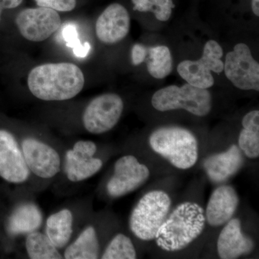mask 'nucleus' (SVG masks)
<instances>
[{
  "label": "nucleus",
  "instance_id": "obj_19",
  "mask_svg": "<svg viewBox=\"0 0 259 259\" xmlns=\"http://www.w3.org/2000/svg\"><path fill=\"white\" fill-rule=\"evenodd\" d=\"M66 259H96L100 256V243L93 226H88L71 244L63 255Z\"/></svg>",
  "mask_w": 259,
  "mask_h": 259
},
{
  "label": "nucleus",
  "instance_id": "obj_26",
  "mask_svg": "<svg viewBox=\"0 0 259 259\" xmlns=\"http://www.w3.org/2000/svg\"><path fill=\"white\" fill-rule=\"evenodd\" d=\"M223 51L215 40H210L204 45L203 54L199 60L207 66L209 71L221 74L224 70V63L221 60Z\"/></svg>",
  "mask_w": 259,
  "mask_h": 259
},
{
  "label": "nucleus",
  "instance_id": "obj_16",
  "mask_svg": "<svg viewBox=\"0 0 259 259\" xmlns=\"http://www.w3.org/2000/svg\"><path fill=\"white\" fill-rule=\"evenodd\" d=\"M244 163L243 153L236 145H232L224 152L209 156L204 163V168L209 180L222 183L241 169Z\"/></svg>",
  "mask_w": 259,
  "mask_h": 259
},
{
  "label": "nucleus",
  "instance_id": "obj_11",
  "mask_svg": "<svg viewBox=\"0 0 259 259\" xmlns=\"http://www.w3.org/2000/svg\"><path fill=\"white\" fill-rule=\"evenodd\" d=\"M97 146L91 141H79L66 153L64 171L68 180L72 182H82L101 170V159L94 157Z\"/></svg>",
  "mask_w": 259,
  "mask_h": 259
},
{
  "label": "nucleus",
  "instance_id": "obj_21",
  "mask_svg": "<svg viewBox=\"0 0 259 259\" xmlns=\"http://www.w3.org/2000/svg\"><path fill=\"white\" fill-rule=\"evenodd\" d=\"M177 71L182 79L192 86L201 89L212 88L214 83L211 71L200 60H185L179 64Z\"/></svg>",
  "mask_w": 259,
  "mask_h": 259
},
{
  "label": "nucleus",
  "instance_id": "obj_23",
  "mask_svg": "<svg viewBox=\"0 0 259 259\" xmlns=\"http://www.w3.org/2000/svg\"><path fill=\"white\" fill-rule=\"evenodd\" d=\"M145 61L147 64L148 72L156 79H164L171 72L173 61L171 51L164 46L148 49Z\"/></svg>",
  "mask_w": 259,
  "mask_h": 259
},
{
  "label": "nucleus",
  "instance_id": "obj_9",
  "mask_svg": "<svg viewBox=\"0 0 259 259\" xmlns=\"http://www.w3.org/2000/svg\"><path fill=\"white\" fill-rule=\"evenodd\" d=\"M17 26L25 39L32 42L47 40L60 28V15L49 8H29L20 12L16 18Z\"/></svg>",
  "mask_w": 259,
  "mask_h": 259
},
{
  "label": "nucleus",
  "instance_id": "obj_24",
  "mask_svg": "<svg viewBox=\"0 0 259 259\" xmlns=\"http://www.w3.org/2000/svg\"><path fill=\"white\" fill-rule=\"evenodd\" d=\"M137 258L136 248L131 238L119 233L108 243L102 253V259H135Z\"/></svg>",
  "mask_w": 259,
  "mask_h": 259
},
{
  "label": "nucleus",
  "instance_id": "obj_5",
  "mask_svg": "<svg viewBox=\"0 0 259 259\" xmlns=\"http://www.w3.org/2000/svg\"><path fill=\"white\" fill-rule=\"evenodd\" d=\"M151 104L160 112L183 109L192 115L204 117L212 110V96L207 89L185 83L166 87L153 94Z\"/></svg>",
  "mask_w": 259,
  "mask_h": 259
},
{
  "label": "nucleus",
  "instance_id": "obj_2",
  "mask_svg": "<svg viewBox=\"0 0 259 259\" xmlns=\"http://www.w3.org/2000/svg\"><path fill=\"white\" fill-rule=\"evenodd\" d=\"M205 223L202 206L196 202H182L168 213L162 223L155 238L156 244L165 251L185 249L200 236Z\"/></svg>",
  "mask_w": 259,
  "mask_h": 259
},
{
  "label": "nucleus",
  "instance_id": "obj_15",
  "mask_svg": "<svg viewBox=\"0 0 259 259\" xmlns=\"http://www.w3.org/2000/svg\"><path fill=\"white\" fill-rule=\"evenodd\" d=\"M239 204L236 191L229 185L220 186L209 197L205 210L206 221L209 226L219 227L233 218Z\"/></svg>",
  "mask_w": 259,
  "mask_h": 259
},
{
  "label": "nucleus",
  "instance_id": "obj_4",
  "mask_svg": "<svg viewBox=\"0 0 259 259\" xmlns=\"http://www.w3.org/2000/svg\"><path fill=\"white\" fill-rule=\"evenodd\" d=\"M171 204L169 195L163 191L153 190L143 196L130 216V229L134 236L141 241L155 240Z\"/></svg>",
  "mask_w": 259,
  "mask_h": 259
},
{
  "label": "nucleus",
  "instance_id": "obj_6",
  "mask_svg": "<svg viewBox=\"0 0 259 259\" xmlns=\"http://www.w3.org/2000/svg\"><path fill=\"white\" fill-rule=\"evenodd\" d=\"M123 109V101L116 94H103L95 97L83 112V127L92 134L108 132L120 120Z\"/></svg>",
  "mask_w": 259,
  "mask_h": 259
},
{
  "label": "nucleus",
  "instance_id": "obj_12",
  "mask_svg": "<svg viewBox=\"0 0 259 259\" xmlns=\"http://www.w3.org/2000/svg\"><path fill=\"white\" fill-rule=\"evenodd\" d=\"M30 172L15 136L9 131L0 130V177L20 185L28 180Z\"/></svg>",
  "mask_w": 259,
  "mask_h": 259
},
{
  "label": "nucleus",
  "instance_id": "obj_22",
  "mask_svg": "<svg viewBox=\"0 0 259 259\" xmlns=\"http://www.w3.org/2000/svg\"><path fill=\"white\" fill-rule=\"evenodd\" d=\"M25 248L30 258H64L59 249L53 244L47 235L37 231L27 235Z\"/></svg>",
  "mask_w": 259,
  "mask_h": 259
},
{
  "label": "nucleus",
  "instance_id": "obj_3",
  "mask_svg": "<svg viewBox=\"0 0 259 259\" xmlns=\"http://www.w3.org/2000/svg\"><path fill=\"white\" fill-rule=\"evenodd\" d=\"M155 153L179 169L192 168L198 159V142L189 130L179 126H165L155 130L149 137Z\"/></svg>",
  "mask_w": 259,
  "mask_h": 259
},
{
  "label": "nucleus",
  "instance_id": "obj_30",
  "mask_svg": "<svg viewBox=\"0 0 259 259\" xmlns=\"http://www.w3.org/2000/svg\"><path fill=\"white\" fill-rule=\"evenodd\" d=\"M23 0H0V20L2 13L6 9H13L21 4Z\"/></svg>",
  "mask_w": 259,
  "mask_h": 259
},
{
  "label": "nucleus",
  "instance_id": "obj_7",
  "mask_svg": "<svg viewBox=\"0 0 259 259\" xmlns=\"http://www.w3.org/2000/svg\"><path fill=\"white\" fill-rule=\"evenodd\" d=\"M225 74L236 88L259 91V64L246 44H238L228 53L224 64Z\"/></svg>",
  "mask_w": 259,
  "mask_h": 259
},
{
  "label": "nucleus",
  "instance_id": "obj_10",
  "mask_svg": "<svg viewBox=\"0 0 259 259\" xmlns=\"http://www.w3.org/2000/svg\"><path fill=\"white\" fill-rule=\"evenodd\" d=\"M21 148L29 170L35 176L50 180L60 172V156L49 145L33 138H27L22 142Z\"/></svg>",
  "mask_w": 259,
  "mask_h": 259
},
{
  "label": "nucleus",
  "instance_id": "obj_25",
  "mask_svg": "<svg viewBox=\"0 0 259 259\" xmlns=\"http://www.w3.org/2000/svg\"><path fill=\"white\" fill-rule=\"evenodd\" d=\"M135 11L151 12L159 21L166 22L175 8L173 0H132Z\"/></svg>",
  "mask_w": 259,
  "mask_h": 259
},
{
  "label": "nucleus",
  "instance_id": "obj_14",
  "mask_svg": "<svg viewBox=\"0 0 259 259\" xmlns=\"http://www.w3.org/2000/svg\"><path fill=\"white\" fill-rule=\"evenodd\" d=\"M255 248L251 238L243 234L241 221L232 218L223 228L217 243L218 255L222 259H235L250 254Z\"/></svg>",
  "mask_w": 259,
  "mask_h": 259
},
{
  "label": "nucleus",
  "instance_id": "obj_29",
  "mask_svg": "<svg viewBox=\"0 0 259 259\" xmlns=\"http://www.w3.org/2000/svg\"><path fill=\"white\" fill-rule=\"evenodd\" d=\"M148 49L142 44H136L132 49L133 64L138 66L146 61Z\"/></svg>",
  "mask_w": 259,
  "mask_h": 259
},
{
  "label": "nucleus",
  "instance_id": "obj_27",
  "mask_svg": "<svg viewBox=\"0 0 259 259\" xmlns=\"http://www.w3.org/2000/svg\"><path fill=\"white\" fill-rule=\"evenodd\" d=\"M63 36L66 41V46L73 49L75 55L79 58H84L88 56L91 49L90 44L86 42L82 45L80 42L76 25L73 24H67L63 30Z\"/></svg>",
  "mask_w": 259,
  "mask_h": 259
},
{
  "label": "nucleus",
  "instance_id": "obj_18",
  "mask_svg": "<svg viewBox=\"0 0 259 259\" xmlns=\"http://www.w3.org/2000/svg\"><path fill=\"white\" fill-rule=\"evenodd\" d=\"M73 214L63 209L51 214L46 224V235L58 249L67 245L73 233Z\"/></svg>",
  "mask_w": 259,
  "mask_h": 259
},
{
  "label": "nucleus",
  "instance_id": "obj_28",
  "mask_svg": "<svg viewBox=\"0 0 259 259\" xmlns=\"http://www.w3.org/2000/svg\"><path fill=\"white\" fill-rule=\"evenodd\" d=\"M41 8L59 12H69L76 8V0H35Z\"/></svg>",
  "mask_w": 259,
  "mask_h": 259
},
{
  "label": "nucleus",
  "instance_id": "obj_1",
  "mask_svg": "<svg viewBox=\"0 0 259 259\" xmlns=\"http://www.w3.org/2000/svg\"><path fill=\"white\" fill-rule=\"evenodd\" d=\"M30 93L44 101H64L74 98L82 90L84 76L76 65L55 63L37 66L30 71Z\"/></svg>",
  "mask_w": 259,
  "mask_h": 259
},
{
  "label": "nucleus",
  "instance_id": "obj_13",
  "mask_svg": "<svg viewBox=\"0 0 259 259\" xmlns=\"http://www.w3.org/2000/svg\"><path fill=\"white\" fill-rule=\"evenodd\" d=\"M131 27V18L125 7L118 3L109 5L97 19L96 34L100 41L115 44L125 38Z\"/></svg>",
  "mask_w": 259,
  "mask_h": 259
},
{
  "label": "nucleus",
  "instance_id": "obj_17",
  "mask_svg": "<svg viewBox=\"0 0 259 259\" xmlns=\"http://www.w3.org/2000/svg\"><path fill=\"white\" fill-rule=\"evenodd\" d=\"M42 223V214L40 208L36 204L26 202L20 204L12 212L7 229L11 236L28 235L39 229Z\"/></svg>",
  "mask_w": 259,
  "mask_h": 259
},
{
  "label": "nucleus",
  "instance_id": "obj_31",
  "mask_svg": "<svg viewBox=\"0 0 259 259\" xmlns=\"http://www.w3.org/2000/svg\"><path fill=\"white\" fill-rule=\"evenodd\" d=\"M251 9L257 17L259 16V0H252Z\"/></svg>",
  "mask_w": 259,
  "mask_h": 259
},
{
  "label": "nucleus",
  "instance_id": "obj_8",
  "mask_svg": "<svg viewBox=\"0 0 259 259\" xmlns=\"http://www.w3.org/2000/svg\"><path fill=\"white\" fill-rule=\"evenodd\" d=\"M147 166L132 155L122 156L115 162L114 174L107 185L112 197H120L139 189L149 178Z\"/></svg>",
  "mask_w": 259,
  "mask_h": 259
},
{
  "label": "nucleus",
  "instance_id": "obj_20",
  "mask_svg": "<svg viewBox=\"0 0 259 259\" xmlns=\"http://www.w3.org/2000/svg\"><path fill=\"white\" fill-rule=\"evenodd\" d=\"M243 130L238 138V147L246 157L259 156V111L248 112L242 120Z\"/></svg>",
  "mask_w": 259,
  "mask_h": 259
}]
</instances>
